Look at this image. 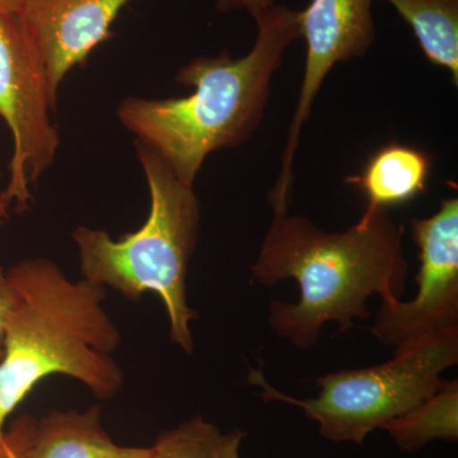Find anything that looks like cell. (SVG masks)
Returning a JSON list of instances; mask_svg holds the SVG:
<instances>
[{
    "label": "cell",
    "mask_w": 458,
    "mask_h": 458,
    "mask_svg": "<svg viewBox=\"0 0 458 458\" xmlns=\"http://www.w3.org/2000/svg\"><path fill=\"white\" fill-rule=\"evenodd\" d=\"M138 161L149 188L150 209L138 231L114 240L105 229L80 225L73 240L83 279L113 288L135 302L155 292L170 319L172 343L192 355L188 271L198 245L200 201L194 185L181 181L149 148L134 140Z\"/></svg>",
    "instance_id": "obj_4"
},
{
    "label": "cell",
    "mask_w": 458,
    "mask_h": 458,
    "mask_svg": "<svg viewBox=\"0 0 458 458\" xmlns=\"http://www.w3.org/2000/svg\"><path fill=\"white\" fill-rule=\"evenodd\" d=\"M403 238V225L386 209L366 210L360 222L337 233L289 213V207L273 209L252 278L265 286L294 279L300 300L270 303L271 330L310 351L327 322L346 333L355 319L369 318L367 302L373 295L401 300L409 274Z\"/></svg>",
    "instance_id": "obj_1"
},
{
    "label": "cell",
    "mask_w": 458,
    "mask_h": 458,
    "mask_svg": "<svg viewBox=\"0 0 458 458\" xmlns=\"http://www.w3.org/2000/svg\"><path fill=\"white\" fill-rule=\"evenodd\" d=\"M400 451L414 454L436 441L457 442L458 382L445 381L436 393L384 428Z\"/></svg>",
    "instance_id": "obj_13"
},
{
    "label": "cell",
    "mask_w": 458,
    "mask_h": 458,
    "mask_svg": "<svg viewBox=\"0 0 458 458\" xmlns=\"http://www.w3.org/2000/svg\"><path fill=\"white\" fill-rule=\"evenodd\" d=\"M150 457V447L149 448H140L131 447V451L129 452L128 456L123 458H149Z\"/></svg>",
    "instance_id": "obj_20"
},
{
    "label": "cell",
    "mask_w": 458,
    "mask_h": 458,
    "mask_svg": "<svg viewBox=\"0 0 458 458\" xmlns=\"http://www.w3.org/2000/svg\"><path fill=\"white\" fill-rule=\"evenodd\" d=\"M375 0H311L297 12L300 38L307 45L306 65L300 98L292 117L282 167L269 200L285 203L293 194V161L301 131L311 114L313 102L325 78L339 63L369 53L376 41L372 4Z\"/></svg>",
    "instance_id": "obj_8"
},
{
    "label": "cell",
    "mask_w": 458,
    "mask_h": 458,
    "mask_svg": "<svg viewBox=\"0 0 458 458\" xmlns=\"http://www.w3.org/2000/svg\"><path fill=\"white\" fill-rule=\"evenodd\" d=\"M56 102L44 62L20 14H0V117L13 137L8 185L0 194L18 213L29 209L30 183L55 161L60 135L50 113Z\"/></svg>",
    "instance_id": "obj_6"
},
{
    "label": "cell",
    "mask_w": 458,
    "mask_h": 458,
    "mask_svg": "<svg viewBox=\"0 0 458 458\" xmlns=\"http://www.w3.org/2000/svg\"><path fill=\"white\" fill-rule=\"evenodd\" d=\"M258 36L247 55L198 56L177 73L194 89L180 98L129 96L116 111L120 123L149 148L183 182L195 185L205 159L241 146L258 131L270 83L286 49L300 38L297 11L273 4L255 20Z\"/></svg>",
    "instance_id": "obj_2"
},
{
    "label": "cell",
    "mask_w": 458,
    "mask_h": 458,
    "mask_svg": "<svg viewBox=\"0 0 458 458\" xmlns=\"http://www.w3.org/2000/svg\"><path fill=\"white\" fill-rule=\"evenodd\" d=\"M432 156L406 144L390 143L369 157L360 174L346 182L367 199L366 210H388L411 203L427 191Z\"/></svg>",
    "instance_id": "obj_10"
},
{
    "label": "cell",
    "mask_w": 458,
    "mask_h": 458,
    "mask_svg": "<svg viewBox=\"0 0 458 458\" xmlns=\"http://www.w3.org/2000/svg\"><path fill=\"white\" fill-rule=\"evenodd\" d=\"M0 176H2V171H0ZM11 201L0 194V225H4L5 221L9 218V209H11Z\"/></svg>",
    "instance_id": "obj_19"
},
{
    "label": "cell",
    "mask_w": 458,
    "mask_h": 458,
    "mask_svg": "<svg viewBox=\"0 0 458 458\" xmlns=\"http://www.w3.org/2000/svg\"><path fill=\"white\" fill-rule=\"evenodd\" d=\"M102 410H51L38 419L35 437L25 458H123L131 447H123L102 427Z\"/></svg>",
    "instance_id": "obj_11"
},
{
    "label": "cell",
    "mask_w": 458,
    "mask_h": 458,
    "mask_svg": "<svg viewBox=\"0 0 458 458\" xmlns=\"http://www.w3.org/2000/svg\"><path fill=\"white\" fill-rule=\"evenodd\" d=\"M16 303V291L7 276V269L0 265V360L4 355L5 328L12 310Z\"/></svg>",
    "instance_id": "obj_16"
},
{
    "label": "cell",
    "mask_w": 458,
    "mask_h": 458,
    "mask_svg": "<svg viewBox=\"0 0 458 458\" xmlns=\"http://www.w3.org/2000/svg\"><path fill=\"white\" fill-rule=\"evenodd\" d=\"M273 4H276V0H216L219 11H245L254 20Z\"/></svg>",
    "instance_id": "obj_17"
},
{
    "label": "cell",
    "mask_w": 458,
    "mask_h": 458,
    "mask_svg": "<svg viewBox=\"0 0 458 458\" xmlns=\"http://www.w3.org/2000/svg\"><path fill=\"white\" fill-rule=\"evenodd\" d=\"M23 0H0V14L18 13Z\"/></svg>",
    "instance_id": "obj_18"
},
{
    "label": "cell",
    "mask_w": 458,
    "mask_h": 458,
    "mask_svg": "<svg viewBox=\"0 0 458 458\" xmlns=\"http://www.w3.org/2000/svg\"><path fill=\"white\" fill-rule=\"evenodd\" d=\"M7 276L16 303L0 360V439L8 418L47 377L77 379L99 400L114 399L123 386L114 358L122 335L104 309V285L73 282L47 258L17 262Z\"/></svg>",
    "instance_id": "obj_3"
},
{
    "label": "cell",
    "mask_w": 458,
    "mask_h": 458,
    "mask_svg": "<svg viewBox=\"0 0 458 458\" xmlns=\"http://www.w3.org/2000/svg\"><path fill=\"white\" fill-rule=\"evenodd\" d=\"M36 426L38 419L31 415L17 418L0 439V458H25L35 437Z\"/></svg>",
    "instance_id": "obj_15"
},
{
    "label": "cell",
    "mask_w": 458,
    "mask_h": 458,
    "mask_svg": "<svg viewBox=\"0 0 458 458\" xmlns=\"http://www.w3.org/2000/svg\"><path fill=\"white\" fill-rule=\"evenodd\" d=\"M458 363V331L419 344L394 360L361 369H343L318 377L319 394L295 399L280 393L261 369H250V384L264 401H279L303 410L318 424L322 438L363 445L376 429L415 408L445 382L443 373Z\"/></svg>",
    "instance_id": "obj_5"
},
{
    "label": "cell",
    "mask_w": 458,
    "mask_h": 458,
    "mask_svg": "<svg viewBox=\"0 0 458 458\" xmlns=\"http://www.w3.org/2000/svg\"><path fill=\"white\" fill-rule=\"evenodd\" d=\"M405 21L424 55L458 84V0H385Z\"/></svg>",
    "instance_id": "obj_12"
},
{
    "label": "cell",
    "mask_w": 458,
    "mask_h": 458,
    "mask_svg": "<svg viewBox=\"0 0 458 458\" xmlns=\"http://www.w3.org/2000/svg\"><path fill=\"white\" fill-rule=\"evenodd\" d=\"M419 247L418 293L411 301H382L370 333L394 354L458 331V199L441 201L426 219H410Z\"/></svg>",
    "instance_id": "obj_7"
},
{
    "label": "cell",
    "mask_w": 458,
    "mask_h": 458,
    "mask_svg": "<svg viewBox=\"0 0 458 458\" xmlns=\"http://www.w3.org/2000/svg\"><path fill=\"white\" fill-rule=\"evenodd\" d=\"M245 437L241 429L223 433L221 428L195 415L159 434L149 458H241Z\"/></svg>",
    "instance_id": "obj_14"
},
{
    "label": "cell",
    "mask_w": 458,
    "mask_h": 458,
    "mask_svg": "<svg viewBox=\"0 0 458 458\" xmlns=\"http://www.w3.org/2000/svg\"><path fill=\"white\" fill-rule=\"evenodd\" d=\"M131 0H23L20 14L40 54L51 95L75 66L111 38V27Z\"/></svg>",
    "instance_id": "obj_9"
}]
</instances>
